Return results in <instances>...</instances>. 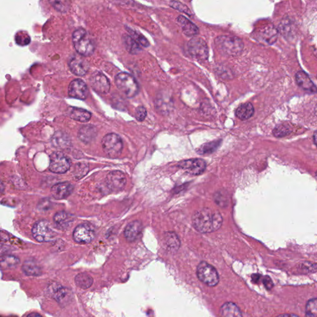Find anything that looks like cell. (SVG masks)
<instances>
[{
	"instance_id": "cell-1",
	"label": "cell",
	"mask_w": 317,
	"mask_h": 317,
	"mask_svg": "<svg viewBox=\"0 0 317 317\" xmlns=\"http://www.w3.org/2000/svg\"><path fill=\"white\" fill-rule=\"evenodd\" d=\"M192 224L196 231L201 233H210L221 228L222 217L218 211L210 208H203L195 212L192 217Z\"/></svg>"
},
{
	"instance_id": "cell-2",
	"label": "cell",
	"mask_w": 317,
	"mask_h": 317,
	"mask_svg": "<svg viewBox=\"0 0 317 317\" xmlns=\"http://www.w3.org/2000/svg\"><path fill=\"white\" fill-rule=\"evenodd\" d=\"M72 41L76 51L82 56H91L95 51V42L83 28H78L75 30Z\"/></svg>"
},
{
	"instance_id": "cell-3",
	"label": "cell",
	"mask_w": 317,
	"mask_h": 317,
	"mask_svg": "<svg viewBox=\"0 0 317 317\" xmlns=\"http://www.w3.org/2000/svg\"><path fill=\"white\" fill-rule=\"evenodd\" d=\"M214 42L219 51L229 56L240 55L244 47L242 40L234 35H221L215 39Z\"/></svg>"
},
{
	"instance_id": "cell-4",
	"label": "cell",
	"mask_w": 317,
	"mask_h": 317,
	"mask_svg": "<svg viewBox=\"0 0 317 317\" xmlns=\"http://www.w3.org/2000/svg\"><path fill=\"white\" fill-rule=\"evenodd\" d=\"M116 86L128 98H133L139 92V85L135 78L127 73H120L115 78Z\"/></svg>"
},
{
	"instance_id": "cell-5",
	"label": "cell",
	"mask_w": 317,
	"mask_h": 317,
	"mask_svg": "<svg viewBox=\"0 0 317 317\" xmlns=\"http://www.w3.org/2000/svg\"><path fill=\"white\" fill-rule=\"evenodd\" d=\"M104 152L110 158H117L121 155L124 148L123 141L119 135L115 133L107 134L102 140Z\"/></svg>"
},
{
	"instance_id": "cell-6",
	"label": "cell",
	"mask_w": 317,
	"mask_h": 317,
	"mask_svg": "<svg viewBox=\"0 0 317 317\" xmlns=\"http://www.w3.org/2000/svg\"><path fill=\"white\" fill-rule=\"evenodd\" d=\"M32 233L35 239L39 242H51L55 239L57 235L51 222L46 220L37 222L33 226Z\"/></svg>"
},
{
	"instance_id": "cell-7",
	"label": "cell",
	"mask_w": 317,
	"mask_h": 317,
	"mask_svg": "<svg viewBox=\"0 0 317 317\" xmlns=\"http://www.w3.org/2000/svg\"><path fill=\"white\" fill-rule=\"evenodd\" d=\"M196 273L198 279L209 286H215L218 284V273L214 266L205 262H201L197 267Z\"/></svg>"
},
{
	"instance_id": "cell-8",
	"label": "cell",
	"mask_w": 317,
	"mask_h": 317,
	"mask_svg": "<svg viewBox=\"0 0 317 317\" xmlns=\"http://www.w3.org/2000/svg\"><path fill=\"white\" fill-rule=\"evenodd\" d=\"M187 51L191 57L198 61L207 60L209 56V48L204 40L193 38L188 42Z\"/></svg>"
},
{
	"instance_id": "cell-9",
	"label": "cell",
	"mask_w": 317,
	"mask_h": 317,
	"mask_svg": "<svg viewBox=\"0 0 317 317\" xmlns=\"http://www.w3.org/2000/svg\"><path fill=\"white\" fill-rule=\"evenodd\" d=\"M71 160L68 156L60 152L52 154L50 156L49 169L55 174H64L70 169Z\"/></svg>"
},
{
	"instance_id": "cell-10",
	"label": "cell",
	"mask_w": 317,
	"mask_h": 317,
	"mask_svg": "<svg viewBox=\"0 0 317 317\" xmlns=\"http://www.w3.org/2000/svg\"><path fill=\"white\" fill-rule=\"evenodd\" d=\"M177 166L191 176H200L205 171L207 163L202 158H193L182 160Z\"/></svg>"
},
{
	"instance_id": "cell-11",
	"label": "cell",
	"mask_w": 317,
	"mask_h": 317,
	"mask_svg": "<svg viewBox=\"0 0 317 317\" xmlns=\"http://www.w3.org/2000/svg\"><path fill=\"white\" fill-rule=\"evenodd\" d=\"M95 238V230L91 224H81L75 228L73 238L79 243H89Z\"/></svg>"
},
{
	"instance_id": "cell-12",
	"label": "cell",
	"mask_w": 317,
	"mask_h": 317,
	"mask_svg": "<svg viewBox=\"0 0 317 317\" xmlns=\"http://www.w3.org/2000/svg\"><path fill=\"white\" fill-rule=\"evenodd\" d=\"M106 182L111 191L118 192L124 190L126 185L127 179L123 172L116 170L107 175Z\"/></svg>"
},
{
	"instance_id": "cell-13",
	"label": "cell",
	"mask_w": 317,
	"mask_h": 317,
	"mask_svg": "<svg viewBox=\"0 0 317 317\" xmlns=\"http://www.w3.org/2000/svg\"><path fill=\"white\" fill-rule=\"evenodd\" d=\"M92 89L100 94H107L110 91V84L107 78L100 72L92 73L89 79Z\"/></svg>"
},
{
	"instance_id": "cell-14",
	"label": "cell",
	"mask_w": 317,
	"mask_h": 317,
	"mask_svg": "<svg viewBox=\"0 0 317 317\" xmlns=\"http://www.w3.org/2000/svg\"><path fill=\"white\" fill-rule=\"evenodd\" d=\"M68 95L71 98L85 100L89 96L88 87L82 80H73L68 87Z\"/></svg>"
},
{
	"instance_id": "cell-15",
	"label": "cell",
	"mask_w": 317,
	"mask_h": 317,
	"mask_svg": "<svg viewBox=\"0 0 317 317\" xmlns=\"http://www.w3.org/2000/svg\"><path fill=\"white\" fill-rule=\"evenodd\" d=\"M49 292L51 295L59 304L65 305L69 303L72 299V291L67 288L63 287L58 284H53L49 287Z\"/></svg>"
},
{
	"instance_id": "cell-16",
	"label": "cell",
	"mask_w": 317,
	"mask_h": 317,
	"mask_svg": "<svg viewBox=\"0 0 317 317\" xmlns=\"http://www.w3.org/2000/svg\"><path fill=\"white\" fill-rule=\"evenodd\" d=\"M69 68L73 74L82 77L88 72L89 65L88 62L82 57V55H75L70 59Z\"/></svg>"
},
{
	"instance_id": "cell-17",
	"label": "cell",
	"mask_w": 317,
	"mask_h": 317,
	"mask_svg": "<svg viewBox=\"0 0 317 317\" xmlns=\"http://www.w3.org/2000/svg\"><path fill=\"white\" fill-rule=\"evenodd\" d=\"M74 186L69 182L59 183L52 186L51 193L56 200H63L67 198L72 193Z\"/></svg>"
},
{
	"instance_id": "cell-18",
	"label": "cell",
	"mask_w": 317,
	"mask_h": 317,
	"mask_svg": "<svg viewBox=\"0 0 317 317\" xmlns=\"http://www.w3.org/2000/svg\"><path fill=\"white\" fill-rule=\"evenodd\" d=\"M177 24L181 27L182 32L187 37H194L199 34V29L195 24L188 18L180 15L176 19Z\"/></svg>"
},
{
	"instance_id": "cell-19",
	"label": "cell",
	"mask_w": 317,
	"mask_h": 317,
	"mask_svg": "<svg viewBox=\"0 0 317 317\" xmlns=\"http://www.w3.org/2000/svg\"><path fill=\"white\" fill-rule=\"evenodd\" d=\"M259 37L263 42L268 45L273 44L278 39V29L273 25H268L260 30Z\"/></svg>"
},
{
	"instance_id": "cell-20",
	"label": "cell",
	"mask_w": 317,
	"mask_h": 317,
	"mask_svg": "<svg viewBox=\"0 0 317 317\" xmlns=\"http://www.w3.org/2000/svg\"><path fill=\"white\" fill-rule=\"evenodd\" d=\"M143 230V226L141 222L134 221L130 222L125 229V238L129 242H134L141 236Z\"/></svg>"
},
{
	"instance_id": "cell-21",
	"label": "cell",
	"mask_w": 317,
	"mask_h": 317,
	"mask_svg": "<svg viewBox=\"0 0 317 317\" xmlns=\"http://www.w3.org/2000/svg\"><path fill=\"white\" fill-rule=\"evenodd\" d=\"M98 134V130L92 125H85L81 128L78 132V138L82 142L89 144L93 141Z\"/></svg>"
},
{
	"instance_id": "cell-22",
	"label": "cell",
	"mask_w": 317,
	"mask_h": 317,
	"mask_svg": "<svg viewBox=\"0 0 317 317\" xmlns=\"http://www.w3.org/2000/svg\"><path fill=\"white\" fill-rule=\"evenodd\" d=\"M297 83L303 89L311 92H317V88L313 82L311 81V78L304 72H299L295 75Z\"/></svg>"
},
{
	"instance_id": "cell-23",
	"label": "cell",
	"mask_w": 317,
	"mask_h": 317,
	"mask_svg": "<svg viewBox=\"0 0 317 317\" xmlns=\"http://www.w3.org/2000/svg\"><path fill=\"white\" fill-rule=\"evenodd\" d=\"M254 107L250 103L242 104L236 110V116L241 120L249 119L254 114Z\"/></svg>"
},
{
	"instance_id": "cell-24",
	"label": "cell",
	"mask_w": 317,
	"mask_h": 317,
	"mask_svg": "<svg viewBox=\"0 0 317 317\" xmlns=\"http://www.w3.org/2000/svg\"><path fill=\"white\" fill-rule=\"evenodd\" d=\"M54 222L58 229H65L70 226V224L74 221V217L72 215L65 211L57 212L54 216Z\"/></svg>"
},
{
	"instance_id": "cell-25",
	"label": "cell",
	"mask_w": 317,
	"mask_h": 317,
	"mask_svg": "<svg viewBox=\"0 0 317 317\" xmlns=\"http://www.w3.org/2000/svg\"><path fill=\"white\" fill-rule=\"evenodd\" d=\"M69 116L76 121L87 122L91 118V113L82 108L72 107L69 109Z\"/></svg>"
},
{
	"instance_id": "cell-26",
	"label": "cell",
	"mask_w": 317,
	"mask_h": 317,
	"mask_svg": "<svg viewBox=\"0 0 317 317\" xmlns=\"http://www.w3.org/2000/svg\"><path fill=\"white\" fill-rule=\"evenodd\" d=\"M220 313L222 316L228 317H241L242 314L238 306L233 302L225 303L221 307Z\"/></svg>"
},
{
	"instance_id": "cell-27",
	"label": "cell",
	"mask_w": 317,
	"mask_h": 317,
	"mask_svg": "<svg viewBox=\"0 0 317 317\" xmlns=\"http://www.w3.org/2000/svg\"><path fill=\"white\" fill-rule=\"evenodd\" d=\"M123 41H124L125 48L130 53L136 55L141 52L142 49L140 45L134 41L130 35H124L123 36Z\"/></svg>"
},
{
	"instance_id": "cell-28",
	"label": "cell",
	"mask_w": 317,
	"mask_h": 317,
	"mask_svg": "<svg viewBox=\"0 0 317 317\" xmlns=\"http://www.w3.org/2000/svg\"><path fill=\"white\" fill-rule=\"evenodd\" d=\"M221 140H217L202 144L196 150V153L200 155H209L213 153L220 147Z\"/></svg>"
},
{
	"instance_id": "cell-29",
	"label": "cell",
	"mask_w": 317,
	"mask_h": 317,
	"mask_svg": "<svg viewBox=\"0 0 317 317\" xmlns=\"http://www.w3.org/2000/svg\"><path fill=\"white\" fill-rule=\"evenodd\" d=\"M75 281L76 285L82 290L89 289L93 284V279L88 274L81 273L78 274L75 277Z\"/></svg>"
},
{
	"instance_id": "cell-30",
	"label": "cell",
	"mask_w": 317,
	"mask_h": 317,
	"mask_svg": "<svg viewBox=\"0 0 317 317\" xmlns=\"http://www.w3.org/2000/svg\"><path fill=\"white\" fill-rule=\"evenodd\" d=\"M23 270L27 276H39L42 273L41 268L36 263L30 260L23 264Z\"/></svg>"
},
{
	"instance_id": "cell-31",
	"label": "cell",
	"mask_w": 317,
	"mask_h": 317,
	"mask_svg": "<svg viewBox=\"0 0 317 317\" xmlns=\"http://www.w3.org/2000/svg\"><path fill=\"white\" fill-rule=\"evenodd\" d=\"M164 240L167 247L171 250L176 251L179 249L180 245H181L178 236L174 233H165Z\"/></svg>"
},
{
	"instance_id": "cell-32",
	"label": "cell",
	"mask_w": 317,
	"mask_h": 317,
	"mask_svg": "<svg viewBox=\"0 0 317 317\" xmlns=\"http://www.w3.org/2000/svg\"><path fill=\"white\" fill-rule=\"evenodd\" d=\"M49 1L56 11L61 13H67L71 8L70 0H49Z\"/></svg>"
},
{
	"instance_id": "cell-33",
	"label": "cell",
	"mask_w": 317,
	"mask_h": 317,
	"mask_svg": "<svg viewBox=\"0 0 317 317\" xmlns=\"http://www.w3.org/2000/svg\"><path fill=\"white\" fill-rule=\"evenodd\" d=\"M20 260L12 255H4L1 257V265L4 268H15L20 264Z\"/></svg>"
},
{
	"instance_id": "cell-34",
	"label": "cell",
	"mask_w": 317,
	"mask_h": 317,
	"mask_svg": "<svg viewBox=\"0 0 317 317\" xmlns=\"http://www.w3.org/2000/svg\"><path fill=\"white\" fill-rule=\"evenodd\" d=\"M127 29L130 36L133 38L134 41L138 42L141 46L144 47L150 46V42H148V40L143 35L139 34V33L135 31V30L130 29V27H127Z\"/></svg>"
},
{
	"instance_id": "cell-35",
	"label": "cell",
	"mask_w": 317,
	"mask_h": 317,
	"mask_svg": "<svg viewBox=\"0 0 317 317\" xmlns=\"http://www.w3.org/2000/svg\"><path fill=\"white\" fill-rule=\"evenodd\" d=\"M306 316L317 317V298H314L307 302Z\"/></svg>"
},
{
	"instance_id": "cell-36",
	"label": "cell",
	"mask_w": 317,
	"mask_h": 317,
	"mask_svg": "<svg viewBox=\"0 0 317 317\" xmlns=\"http://www.w3.org/2000/svg\"><path fill=\"white\" fill-rule=\"evenodd\" d=\"M170 6H171L172 8L176 9H177V10L181 11L182 12V13L186 14V15H187L188 16L191 15V12L190 11V9H189L187 6L185 5L184 4L181 3V2L172 1L170 2Z\"/></svg>"
},
{
	"instance_id": "cell-37",
	"label": "cell",
	"mask_w": 317,
	"mask_h": 317,
	"mask_svg": "<svg viewBox=\"0 0 317 317\" xmlns=\"http://www.w3.org/2000/svg\"><path fill=\"white\" fill-rule=\"evenodd\" d=\"M291 133L289 128L283 125H278L273 130L274 135L276 137H283L288 135Z\"/></svg>"
},
{
	"instance_id": "cell-38",
	"label": "cell",
	"mask_w": 317,
	"mask_h": 317,
	"mask_svg": "<svg viewBox=\"0 0 317 317\" xmlns=\"http://www.w3.org/2000/svg\"><path fill=\"white\" fill-rule=\"evenodd\" d=\"M87 170H88V167L78 164V165H77L75 170H74L75 177H77L78 179H81V177L86 174Z\"/></svg>"
},
{
	"instance_id": "cell-39",
	"label": "cell",
	"mask_w": 317,
	"mask_h": 317,
	"mask_svg": "<svg viewBox=\"0 0 317 317\" xmlns=\"http://www.w3.org/2000/svg\"><path fill=\"white\" fill-rule=\"evenodd\" d=\"M147 116V110L143 106H139L136 108L135 117L139 122H143Z\"/></svg>"
},
{
	"instance_id": "cell-40",
	"label": "cell",
	"mask_w": 317,
	"mask_h": 317,
	"mask_svg": "<svg viewBox=\"0 0 317 317\" xmlns=\"http://www.w3.org/2000/svg\"><path fill=\"white\" fill-rule=\"evenodd\" d=\"M263 283H264V287L268 290H271L273 288L274 285L273 281L268 276H264V280H263Z\"/></svg>"
},
{
	"instance_id": "cell-41",
	"label": "cell",
	"mask_w": 317,
	"mask_h": 317,
	"mask_svg": "<svg viewBox=\"0 0 317 317\" xmlns=\"http://www.w3.org/2000/svg\"><path fill=\"white\" fill-rule=\"evenodd\" d=\"M51 202L49 201H44L43 202L39 203V209L46 210L49 209V205H51Z\"/></svg>"
},
{
	"instance_id": "cell-42",
	"label": "cell",
	"mask_w": 317,
	"mask_h": 317,
	"mask_svg": "<svg viewBox=\"0 0 317 317\" xmlns=\"http://www.w3.org/2000/svg\"><path fill=\"white\" fill-rule=\"evenodd\" d=\"M260 277H261V276H260V274H253L252 275L253 281H254L255 283H259L260 280Z\"/></svg>"
},
{
	"instance_id": "cell-43",
	"label": "cell",
	"mask_w": 317,
	"mask_h": 317,
	"mask_svg": "<svg viewBox=\"0 0 317 317\" xmlns=\"http://www.w3.org/2000/svg\"><path fill=\"white\" fill-rule=\"evenodd\" d=\"M314 143H315V144H316V146H317V130L314 133Z\"/></svg>"
},
{
	"instance_id": "cell-44",
	"label": "cell",
	"mask_w": 317,
	"mask_h": 317,
	"mask_svg": "<svg viewBox=\"0 0 317 317\" xmlns=\"http://www.w3.org/2000/svg\"><path fill=\"white\" fill-rule=\"evenodd\" d=\"M316 177H317V172H316Z\"/></svg>"
}]
</instances>
